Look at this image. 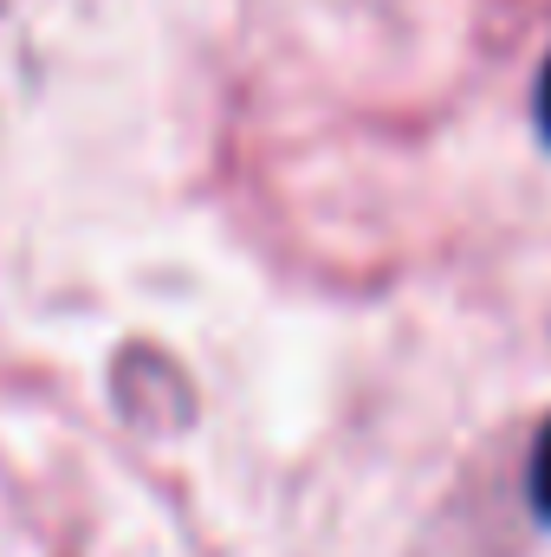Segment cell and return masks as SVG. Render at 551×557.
<instances>
[{
	"label": "cell",
	"mask_w": 551,
	"mask_h": 557,
	"mask_svg": "<svg viewBox=\"0 0 551 557\" xmlns=\"http://www.w3.org/2000/svg\"><path fill=\"white\" fill-rule=\"evenodd\" d=\"M526 499H532V512L551 525V421L539 428V441H532V467H526Z\"/></svg>",
	"instance_id": "6da1fadb"
},
{
	"label": "cell",
	"mask_w": 551,
	"mask_h": 557,
	"mask_svg": "<svg viewBox=\"0 0 551 557\" xmlns=\"http://www.w3.org/2000/svg\"><path fill=\"white\" fill-rule=\"evenodd\" d=\"M539 131L551 143V59H546V72H539Z\"/></svg>",
	"instance_id": "7a4b0ae2"
}]
</instances>
